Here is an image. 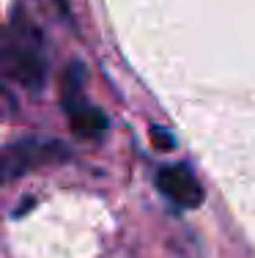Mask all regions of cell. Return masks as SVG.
Here are the masks:
<instances>
[{"label": "cell", "mask_w": 255, "mask_h": 258, "mask_svg": "<svg viewBox=\"0 0 255 258\" xmlns=\"http://www.w3.org/2000/svg\"><path fill=\"white\" fill-rule=\"evenodd\" d=\"M6 72L25 88H39L47 77V63L39 52V44H25V41H9L6 47Z\"/></svg>", "instance_id": "obj_1"}, {"label": "cell", "mask_w": 255, "mask_h": 258, "mask_svg": "<svg viewBox=\"0 0 255 258\" xmlns=\"http://www.w3.org/2000/svg\"><path fill=\"white\" fill-rule=\"evenodd\" d=\"M82 85H85V69H82L80 60H74L63 75V107H66V113H71L80 104H85L82 102Z\"/></svg>", "instance_id": "obj_5"}, {"label": "cell", "mask_w": 255, "mask_h": 258, "mask_svg": "<svg viewBox=\"0 0 255 258\" xmlns=\"http://www.w3.org/2000/svg\"><path fill=\"white\" fill-rule=\"evenodd\" d=\"M71 118V129H74L77 138H88V140H99L107 132V115L99 107H91V104H80L77 110L69 113Z\"/></svg>", "instance_id": "obj_4"}, {"label": "cell", "mask_w": 255, "mask_h": 258, "mask_svg": "<svg viewBox=\"0 0 255 258\" xmlns=\"http://www.w3.org/2000/svg\"><path fill=\"white\" fill-rule=\"evenodd\" d=\"M156 187L167 201L181 209H198L203 204V187L187 165H167L156 173Z\"/></svg>", "instance_id": "obj_2"}, {"label": "cell", "mask_w": 255, "mask_h": 258, "mask_svg": "<svg viewBox=\"0 0 255 258\" xmlns=\"http://www.w3.org/2000/svg\"><path fill=\"white\" fill-rule=\"evenodd\" d=\"M52 3L58 6V11H60V14H66V17L71 14V6H69V0H52Z\"/></svg>", "instance_id": "obj_7"}, {"label": "cell", "mask_w": 255, "mask_h": 258, "mask_svg": "<svg viewBox=\"0 0 255 258\" xmlns=\"http://www.w3.org/2000/svg\"><path fill=\"white\" fill-rule=\"evenodd\" d=\"M66 149L60 143H36V140H25V143H17L6 151L3 157V176L6 181L14 179V176L25 173V170L36 168L41 162H55L63 159Z\"/></svg>", "instance_id": "obj_3"}, {"label": "cell", "mask_w": 255, "mask_h": 258, "mask_svg": "<svg viewBox=\"0 0 255 258\" xmlns=\"http://www.w3.org/2000/svg\"><path fill=\"white\" fill-rule=\"evenodd\" d=\"M151 143H154L159 151H170V149L176 146V140H173V135H170L167 129H162V126H151Z\"/></svg>", "instance_id": "obj_6"}]
</instances>
